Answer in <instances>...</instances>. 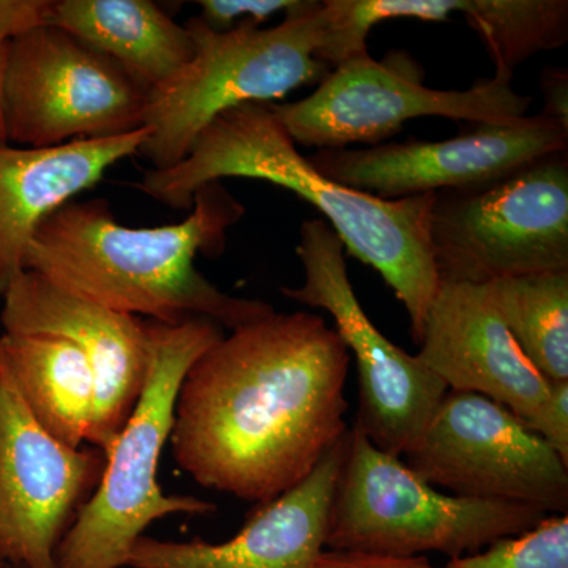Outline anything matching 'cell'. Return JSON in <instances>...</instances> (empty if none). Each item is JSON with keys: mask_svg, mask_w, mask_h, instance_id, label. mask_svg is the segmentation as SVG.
<instances>
[{"mask_svg": "<svg viewBox=\"0 0 568 568\" xmlns=\"http://www.w3.org/2000/svg\"><path fill=\"white\" fill-rule=\"evenodd\" d=\"M444 568H568V515H548L528 532L448 559Z\"/></svg>", "mask_w": 568, "mask_h": 568, "instance_id": "cell-22", "label": "cell"}, {"mask_svg": "<svg viewBox=\"0 0 568 568\" xmlns=\"http://www.w3.org/2000/svg\"><path fill=\"white\" fill-rule=\"evenodd\" d=\"M458 14L487 47L493 78L507 84L523 62L568 40L567 0H462Z\"/></svg>", "mask_w": 568, "mask_h": 568, "instance_id": "cell-21", "label": "cell"}, {"mask_svg": "<svg viewBox=\"0 0 568 568\" xmlns=\"http://www.w3.org/2000/svg\"><path fill=\"white\" fill-rule=\"evenodd\" d=\"M149 130L33 149L0 141V301L24 271L40 224L93 189L108 170L140 153Z\"/></svg>", "mask_w": 568, "mask_h": 568, "instance_id": "cell-17", "label": "cell"}, {"mask_svg": "<svg viewBox=\"0 0 568 568\" xmlns=\"http://www.w3.org/2000/svg\"><path fill=\"white\" fill-rule=\"evenodd\" d=\"M6 334L58 336L88 357L97 383L88 443L103 454L132 416L149 368L145 320L114 312L22 271L2 298Z\"/></svg>", "mask_w": 568, "mask_h": 568, "instance_id": "cell-14", "label": "cell"}, {"mask_svg": "<svg viewBox=\"0 0 568 568\" xmlns=\"http://www.w3.org/2000/svg\"><path fill=\"white\" fill-rule=\"evenodd\" d=\"M545 108L541 115L568 130V73L566 69H545L541 74Z\"/></svg>", "mask_w": 568, "mask_h": 568, "instance_id": "cell-27", "label": "cell"}, {"mask_svg": "<svg viewBox=\"0 0 568 568\" xmlns=\"http://www.w3.org/2000/svg\"><path fill=\"white\" fill-rule=\"evenodd\" d=\"M149 368L132 416L106 452L99 487L81 507L58 548L59 568H122L138 538L171 515H211L213 504L164 495L159 484L163 448L173 433L175 403L194 362L222 339L207 317L178 324L145 320Z\"/></svg>", "mask_w": 568, "mask_h": 568, "instance_id": "cell-4", "label": "cell"}, {"mask_svg": "<svg viewBox=\"0 0 568 568\" xmlns=\"http://www.w3.org/2000/svg\"><path fill=\"white\" fill-rule=\"evenodd\" d=\"M429 244L439 282L568 271V152L487 185L436 193Z\"/></svg>", "mask_w": 568, "mask_h": 568, "instance_id": "cell-7", "label": "cell"}, {"mask_svg": "<svg viewBox=\"0 0 568 568\" xmlns=\"http://www.w3.org/2000/svg\"><path fill=\"white\" fill-rule=\"evenodd\" d=\"M422 78L413 59L379 62L364 52L328 71L312 95L272 108L295 144L323 151L381 144L420 118L511 125L528 118L532 103V97L493 77L466 91L429 89Z\"/></svg>", "mask_w": 568, "mask_h": 568, "instance_id": "cell-8", "label": "cell"}, {"mask_svg": "<svg viewBox=\"0 0 568 568\" xmlns=\"http://www.w3.org/2000/svg\"><path fill=\"white\" fill-rule=\"evenodd\" d=\"M295 253L305 280L302 286L282 287V294L334 317L335 332L357 365L355 428L379 450L405 457L447 394L446 384L366 315L347 275L345 246L323 219L302 224Z\"/></svg>", "mask_w": 568, "mask_h": 568, "instance_id": "cell-9", "label": "cell"}, {"mask_svg": "<svg viewBox=\"0 0 568 568\" xmlns=\"http://www.w3.org/2000/svg\"><path fill=\"white\" fill-rule=\"evenodd\" d=\"M7 62H9V44L0 43V141H7L6 121H3V85H6Z\"/></svg>", "mask_w": 568, "mask_h": 568, "instance_id": "cell-28", "label": "cell"}, {"mask_svg": "<svg viewBox=\"0 0 568 568\" xmlns=\"http://www.w3.org/2000/svg\"><path fill=\"white\" fill-rule=\"evenodd\" d=\"M351 354L310 312L272 313L222 336L183 379L171 444L201 487L271 503L347 433Z\"/></svg>", "mask_w": 568, "mask_h": 568, "instance_id": "cell-1", "label": "cell"}, {"mask_svg": "<svg viewBox=\"0 0 568 568\" xmlns=\"http://www.w3.org/2000/svg\"><path fill=\"white\" fill-rule=\"evenodd\" d=\"M50 24L118 62L149 93L193 58L189 29L151 0H52Z\"/></svg>", "mask_w": 568, "mask_h": 568, "instance_id": "cell-18", "label": "cell"}, {"mask_svg": "<svg viewBox=\"0 0 568 568\" xmlns=\"http://www.w3.org/2000/svg\"><path fill=\"white\" fill-rule=\"evenodd\" d=\"M405 457L418 477L450 495L568 511V465L487 396L447 390Z\"/></svg>", "mask_w": 568, "mask_h": 568, "instance_id": "cell-11", "label": "cell"}, {"mask_svg": "<svg viewBox=\"0 0 568 568\" xmlns=\"http://www.w3.org/2000/svg\"><path fill=\"white\" fill-rule=\"evenodd\" d=\"M519 349L549 383L568 381V271L488 283Z\"/></svg>", "mask_w": 568, "mask_h": 568, "instance_id": "cell-20", "label": "cell"}, {"mask_svg": "<svg viewBox=\"0 0 568 568\" xmlns=\"http://www.w3.org/2000/svg\"><path fill=\"white\" fill-rule=\"evenodd\" d=\"M149 92L111 58L47 24L9 44L7 141L47 149L144 129Z\"/></svg>", "mask_w": 568, "mask_h": 568, "instance_id": "cell-10", "label": "cell"}, {"mask_svg": "<svg viewBox=\"0 0 568 568\" xmlns=\"http://www.w3.org/2000/svg\"><path fill=\"white\" fill-rule=\"evenodd\" d=\"M52 0H0V43L50 24Z\"/></svg>", "mask_w": 568, "mask_h": 568, "instance_id": "cell-24", "label": "cell"}, {"mask_svg": "<svg viewBox=\"0 0 568 568\" xmlns=\"http://www.w3.org/2000/svg\"><path fill=\"white\" fill-rule=\"evenodd\" d=\"M417 345L448 390L487 396L530 429L540 420L551 383L519 349L488 283L439 282Z\"/></svg>", "mask_w": 568, "mask_h": 568, "instance_id": "cell-15", "label": "cell"}, {"mask_svg": "<svg viewBox=\"0 0 568 568\" xmlns=\"http://www.w3.org/2000/svg\"><path fill=\"white\" fill-rule=\"evenodd\" d=\"M181 223L123 226L103 200L70 201L40 224L26 254L24 271L123 315L178 324L207 317L234 328L263 320L274 306L223 293L194 265L197 254L219 257L226 231L245 207L222 182L194 194Z\"/></svg>", "mask_w": 568, "mask_h": 568, "instance_id": "cell-2", "label": "cell"}, {"mask_svg": "<svg viewBox=\"0 0 568 568\" xmlns=\"http://www.w3.org/2000/svg\"><path fill=\"white\" fill-rule=\"evenodd\" d=\"M106 455L44 432L0 364V564L59 568L78 511L99 487Z\"/></svg>", "mask_w": 568, "mask_h": 568, "instance_id": "cell-12", "label": "cell"}, {"mask_svg": "<svg viewBox=\"0 0 568 568\" xmlns=\"http://www.w3.org/2000/svg\"><path fill=\"white\" fill-rule=\"evenodd\" d=\"M547 517L523 504L447 495L353 426L325 548L399 558L440 552L454 559L528 532Z\"/></svg>", "mask_w": 568, "mask_h": 568, "instance_id": "cell-6", "label": "cell"}, {"mask_svg": "<svg viewBox=\"0 0 568 568\" xmlns=\"http://www.w3.org/2000/svg\"><path fill=\"white\" fill-rule=\"evenodd\" d=\"M0 568H11L9 566H3V564H0Z\"/></svg>", "mask_w": 568, "mask_h": 568, "instance_id": "cell-29", "label": "cell"}, {"mask_svg": "<svg viewBox=\"0 0 568 568\" xmlns=\"http://www.w3.org/2000/svg\"><path fill=\"white\" fill-rule=\"evenodd\" d=\"M302 0H201L200 20L213 31H231L241 24L261 28L276 14L298 9Z\"/></svg>", "mask_w": 568, "mask_h": 568, "instance_id": "cell-23", "label": "cell"}, {"mask_svg": "<svg viewBox=\"0 0 568 568\" xmlns=\"http://www.w3.org/2000/svg\"><path fill=\"white\" fill-rule=\"evenodd\" d=\"M532 432L568 465V381L551 383L547 406Z\"/></svg>", "mask_w": 568, "mask_h": 568, "instance_id": "cell-25", "label": "cell"}, {"mask_svg": "<svg viewBox=\"0 0 568 568\" xmlns=\"http://www.w3.org/2000/svg\"><path fill=\"white\" fill-rule=\"evenodd\" d=\"M568 152V130L545 115L477 125L446 141L323 149L308 156L325 178L383 200L487 185L552 153Z\"/></svg>", "mask_w": 568, "mask_h": 568, "instance_id": "cell-13", "label": "cell"}, {"mask_svg": "<svg viewBox=\"0 0 568 568\" xmlns=\"http://www.w3.org/2000/svg\"><path fill=\"white\" fill-rule=\"evenodd\" d=\"M0 364L37 424L80 448L95 417L97 383L88 357L58 336L0 334Z\"/></svg>", "mask_w": 568, "mask_h": 568, "instance_id": "cell-19", "label": "cell"}, {"mask_svg": "<svg viewBox=\"0 0 568 568\" xmlns=\"http://www.w3.org/2000/svg\"><path fill=\"white\" fill-rule=\"evenodd\" d=\"M185 28L193 58L166 84L149 93L148 138L140 153L153 170L181 163L197 134L222 112L245 103H275L295 89L320 82L331 67L317 59L328 36L324 2L302 0L274 28L241 24L213 31L200 17Z\"/></svg>", "mask_w": 568, "mask_h": 568, "instance_id": "cell-5", "label": "cell"}, {"mask_svg": "<svg viewBox=\"0 0 568 568\" xmlns=\"http://www.w3.org/2000/svg\"><path fill=\"white\" fill-rule=\"evenodd\" d=\"M226 178L274 183L315 205L347 253L394 290L418 343L439 287L429 244L436 193L383 200L325 178L298 152L272 103H245L216 115L181 163L148 171L134 186L156 203L186 211L197 190Z\"/></svg>", "mask_w": 568, "mask_h": 568, "instance_id": "cell-3", "label": "cell"}, {"mask_svg": "<svg viewBox=\"0 0 568 568\" xmlns=\"http://www.w3.org/2000/svg\"><path fill=\"white\" fill-rule=\"evenodd\" d=\"M349 429L290 491L260 504L244 528L223 544L142 536L126 559L130 568H312L325 549L328 514Z\"/></svg>", "mask_w": 568, "mask_h": 568, "instance_id": "cell-16", "label": "cell"}, {"mask_svg": "<svg viewBox=\"0 0 568 568\" xmlns=\"http://www.w3.org/2000/svg\"><path fill=\"white\" fill-rule=\"evenodd\" d=\"M312 568H437L426 556L399 558V556L373 555V552L339 551L327 549L320 552Z\"/></svg>", "mask_w": 568, "mask_h": 568, "instance_id": "cell-26", "label": "cell"}]
</instances>
